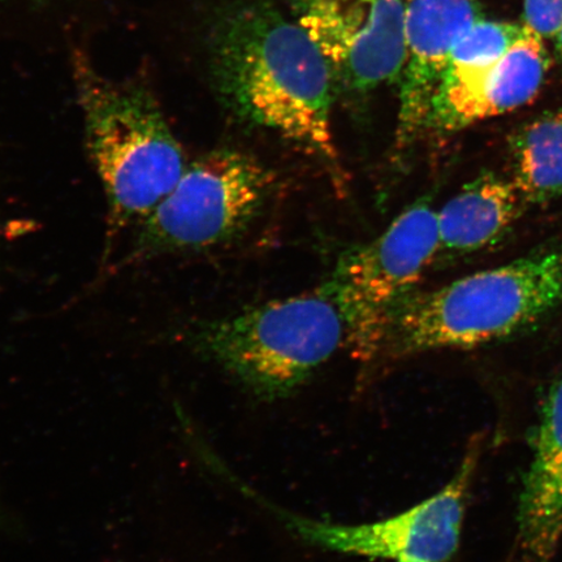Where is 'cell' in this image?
Here are the masks:
<instances>
[{
    "label": "cell",
    "mask_w": 562,
    "mask_h": 562,
    "mask_svg": "<svg viewBox=\"0 0 562 562\" xmlns=\"http://www.w3.org/2000/svg\"><path fill=\"white\" fill-rule=\"evenodd\" d=\"M560 255H561V261H562V250H561Z\"/></svg>",
    "instance_id": "e0dca14e"
},
{
    "label": "cell",
    "mask_w": 562,
    "mask_h": 562,
    "mask_svg": "<svg viewBox=\"0 0 562 562\" xmlns=\"http://www.w3.org/2000/svg\"><path fill=\"white\" fill-rule=\"evenodd\" d=\"M554 40V48H557V54L559 58L562 60V27L560 32L558 33L557 37Z\"/></svg>",
    "instance_id": "2e32d148"
},
{
    "label": "cell",
    "mask_w": 562,
    "mask_h": 562,
    "mask_svg": "<svg viewBox=\"0 0 562 562\" xmlns=\"http://www.w3.org/2000/svg\"><path fill=\"white\" fill-rule=\"evenodd\" d=\"M294 15L349 89L370 91L402 76L406 0H294Z\"/></svg>",
    "instance_id": "ba28073f"
},
{
    "label": "cell",
    "mask_w": 562,
    "mask_h": 562,
    "mask_svg": "<svg viewBox=\"0 0 562 562\" xmlns=\"http://www.w3.org/2000/svg\"><path fill=\"white\" fill-rule=\"evenodd\" d=\"M525 201L512 180L495 173L463 187L438 211L440 250L470 252L494 244L515 223Z\"/></svg>",
    "instance_id": "7c38bea8"
},
{
    "label": "cell",
    "mask_w": 562,
    "mask_h": 562,
    "mask_svg": "<svg viewBox=\"0 0 562 562\" xmlns=\"http://www.w3.org/2000/svg\"><path fill=\"white\" fill-rule=\"evenodd\" d=\"M562 302L560 252H539L411 294L386 326L369 369L439 349H472L536 325Z\"/></svg>",
    "instance_id": "7a4b0ae2"
},
{
    "label": "cell",
    "mask_w": 562,
    "mask_h": 562,
    "mask_svg": "<svg viewBox=\"0 0 562 562\" xmlns=\"http://www.w3.org/2000/svg\"><path fill=\"white\" fill-rule=\"evenodd\" d=\"M477 20L476 0H406V60L400 76V147L413 143L427 128L432 97L449 56Z\"/></svg>",
    "instance_id": "30bf717a"
},
{
    "label": "cell",
    "mask_w": 562,
    "mask_h": 562,
    "mask_svg": "<svg viewBox=\"0 0 562 562\" xmlns=\"http://www.w3.org/2000/svg\"><path fill=\"white\" fill-rule=\"evenodd\" d=\"M513 184L527 203L562 195V109L519 126L509 137Z\"/></svg>",
    "instance_id": "4fadbf2b"
},
{
    "label": "cell",
    "mask_w": 562,
    "mask_h": 562,
    "mask_svg": "<svg viewBox=\"0 0 562 562\" xmlns=\"http://www.w3.org/2000/svg\"><path fill=\"white\" fill-rule=\"evenodd\" d=\"M349 339L347 314L329 281L189 331L200 355L266 403L294 395Z\"/></svg>",
    "instance_id": "277c9868"
},
{
    "label": "cell",
    "mask_w": 562,
    "mask_h": 562,
    "mask_svg": "<svg viewBox=\"0 0 562 562\" xmlns=\"http://www.w3.org/2000/svg\"><path fill=\"white\" fill-rule=\"evenodd\" d=\"M213 72L223 101L243 121L336 158V77L296 20L266 4L232 13L215 35Z\"/></svg>",
    "instance_id": "6da1fadb"
},
{
    "label": "cell",
    "mask_w": 562,
    "mask_h": 562,
    "mask_svg": "<svg viewBox=\"0 0 562 562\" xmlns=\"http://www.w3.org/2000/svg\"><path fill=\"white\" fill-rule=\"evenodd\" d=\"M439 250L438 211L424 199L337 263L328 281L349 321L348 348L363 367L369 369L392 315Z\"/></svg>",
    "instance_id": "8992f818"
},
{
    "label": "cell",
    "mask_w": 562,
    "mask_h": 562,
    "mask_svg": "<svg viewBox=\"0 0 562 562\" xmlns=\"http://www.w3.org/2000/svg\"><path fill=\"white\" fill-rule=\"evenodd\" d=\"M87 149L108 201V243L137 227L188 166L156 97L143 83L104 79L76 59Z\"/></svg>",
    "instance_id": "3957f363"
},
{
    "label": "cell",
    "mask_w": 562,
    "mask_h": 562,
    "mask_svg": "<svg viewBox=\"0 0 562 562\" xmlns=\"http://www.w3.org/2000/svg\"><path fill=\"white\" fill-rule=\"evenodd\" d=\"M524 33V25L477 20L457 42L441 76H465L495 65Z\"/></svg>",
    "instance_id": "5bb4252c"
},
{
    "label": "cell",
    "mask_w": 562,
    "mask_h": 562,
    "mask_svg": "<svg viewBox=\"0 0 562 562\" xmlns=\"http://www.w3.org/2000/svg\"><path fill=\"white\" fill-rule=\"evenodd\" d=\"M524 26L542 40L557 37L562 27V0H525Z\"/></svg>",
    "instance_id": "9a60e30c"
},
{
    "label": "cell",
    "mask_w": 562,
    "mask_h": 562,
    "mask_svg": "<svg viewBox=\"0 0 562 562\" xmlns=\"http://www.w3.org/2000/svg\"><path fill=\"white\" fill-rule=\"evenodd\" d=\"M543 41L525 27L522 37L495 65L465 76H442L428 126L456 132L532 101L550 69Z\"/></svg>",
    "instance_id": "9c48e42d"
},
{
    "label": "cell",
    "mask_w": 562,
    "mask_h": 562,
    "mask_svg": "<svg viewBox=\"0 0 562 562\" xmlns=\"http://www.w3.org/2000/svg\"><path fill=\"white\" fill-rule=\"evenodd\" d=\"M276 178L243 151L213 150L189 164L138 224L126 263L228 243L261 214Z\"/></svg>",
    "instance_id": "5b68a950"
},
{
    "label": "cell",
    "mask_w": 562,
    "mask_h": 562,
    "mask_svg": "<svg viewBox=\"0 0 562 562\" xmlns=\"http://www.w3.org/2000/svg\"><path fill=\"white\" fill-rule=\"evenodd\" d=\"M482 452V438L470 441L459 469L445 487L400 515L360 525L315 521L280 509L252 495L305 542L326 551L395 562H447L460 544L470 484Z\"/></svg>",
    "instance_id": "52a82bcc"
},
{
    "label": "cell",
    "mask_w": 562,
    "mask_h": 562,
    "mask_svg": "<svg viewBox=\"0 0 562 562\" xmlns=\"http://www.w3.org/2000/svg\"><path fill=\"white\" fill-rule=\"evenodd\" d=\"M517 524L525 562H553L562 538V376L548 391L531 439Z\"/></svg>",
    "instance_id": "8fae6325"
}]
</instances>
